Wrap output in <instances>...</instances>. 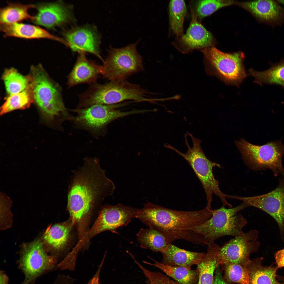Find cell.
Here are the masks:
<instances>
[{
    "label": "cell",
    "mask_w": 284,
    "mask_h": 284,
    "mask_svg": "<svg viewBox=\"0 0 284 284\" xmlns=\"http://www.w3.org/2000/svg\"><path fill=\"white\" fill-rule=\"evenodd\" d=\"M82 166L72 171L68 186L67 209L72 223L79 222L100 205L115 189L97 158H84Z\"/></svg>",
    "instance_id": "cell-1"
},
{
    "label": "cell",
    "mask_w": 284,
    "mask_h": 284,
    "mask_svg": "<svg viewBox=\"0 0 284 284\" xmlns=\"http://www.w3.org/2000/svg\"><path fill=\"white\" fill-rule=\"evenodd\" d=\"M213 212L206 207L195 211L175 210L148 202L138 209L136 218L162 234L168 244L183 240L204 246L202 237L191 229L210 219Z\"/></svg>",
    "instance_id": "cell-2"
},
{
    "label": "cell",
    "mask_w": 284,
    "mask_h": 284,
    "mask_svg": "<svg viewBox=\"0 0 284 284\" xmlns=\"http://www.w3.org/2000/svg\"><path fill=\"white\" fill-rule=\"evenodd\" d=\"M34 102L42 119L48 123L61 124L70 120L62 98L59 85L52 80L40 64L32 65L30 69Z\"/></svg>",
    "instance_id": "cell-3"
},
{
    "label": "cell",
    "mask_w": 284,
    "mask_h": 284,
    "mask_svg": "<svg viewBox=\"0 0 284 284\" xmlns=\"http://www.w3.org/2000/svg\"><path fill=\"white\" fill-rule=\"evenodd\" d=\"M184 137L185 144L188 149L187 151L185 153L180 152L168 143L165 144L164 146L180 155L191 166L205 190L207 201L206 208L212 209L211 204L214 194L219 197L224 206L232 207V205L226 199L229 195L224 194L221 191L219 187V183L215 178L213 174V168L216 166L220 168V165L212 162L206 157L201 146V140L189 132L185 134Z\"/></svg>",
    "instance_id": "cell-4"
},
{
    "label": "cell",
    "mask_w": 284,
    "mask_h": 284,
    "mask_svg": "<svg viewBox=\"0 0 284 284\" xmlns=\"http://www.w3.org/2000/svg\"><path fill=\"white\" fill-rule=\"evenodd\" d=\"M148 94L140 87L125 79L111 80L102 84L95 82L79 95L78 106L84 108L96 104H115L127 100L149 102L156 100L148 98Z\"/></svg>",
    "instance_id": "cell-5"
},
{
    "label": "cell",
    "mask_w": 284,
    "mask_h": 284,
    "mask_svg": "<svg viewBox=\"0 0 284 284\" xmlns=\"http://www.w3.org/2000/svg\"><path fill=\"white\" fill-rule=\"evenodd\" d=\"M204 55L207 74L215 76L225 84L237 87L247 75L244 64V54L222 52L211 46L199 49Z\"/></svg>",
    "instance_id": "cell-6"
},
{
    "label": "cell",
    "mask_w": 284,
    "mask_h": 284,
    "mask_svg": "<svg viewBox=\"0 0 284 284\" xmlns=\"http://www.w3.org/2000/svg\"><path fill=\"white\" fill-rule=\"evenodd\" d=\"M248 207L244 202L234 208H226L223 206L213 210L212 217L208 221L191 230L202 236L205 245L224 236L235 237L243 231L247 223L242 215L238 212Z\"/></svg>",
    "instance_id": "cell-7"
},
{
    "label": "cell",
    "mask_w": 284,
    "mask_h": 284,
    "mask_svg": "<svg viewBox=\"0 0 284 284\" xmlns=\"http://www.w3.org/2000/svg\"><path fill=\"white\" fill-rule=\"evenodd\" d=\"M236 144L244 161L251 169L255 170L269 169L275 176L280 174L284 177L282 162L284 145L282 139L258 145L241 139L236 141Z\"/></svg>",
    "instance_id": "cell-8"
},
{
    "label": "cell",
    "mask_w": 284,
    "mask_h": 284,
    "mask_svg": "<svg viewBox=\"0 0 284 284\" xmlns=\"http://www.w3.org/2000/svg\"><path fill=\"white\" fill-rule=\"evenodd\" d=\"M126 103L96 104L86 108H77L73 110L77 115L73 116L71 121L75 127L87 130L97 137L102 135L106 126L113 120L132 114L141 113L140 110L122 111L116 109Z\"/></svg>",
    "instance_id": "cell-9"
},
{
    "label": "cell",
    "mask_w": 284,
    "mask_h": 284,
    "mask_svg": "<svg viewBox=\"0 0 284 284\" xmlns=\"http://www.w3.org/2000/svg\"><path fill=\"white\" fill-rule=\"evenodd\" d=\"M138 42L120 48L111 47L101 65V73L110 81L124 80L144 69L143 59L136 48Z\"/></svg>",
    "instance_id": "cell-10"
},
{
    "label": "cell",
    "mask_w": 284,
    "mask_h": 284,
    "mask_svg": "<svg viewBox=\"0 0 284 284\" xmlns=\"http://www.w3.org/2000/svg\"><path fill=\"white\" fill-rule=\"evenodd\" d=\"M18 261L24 275L22 284H33L41 276L58 268L56 258L47 253L39 239L23 246Z\"/></svg>",
    "instance_id": "cell-11"
},
{
    "label": "cell",
    "mask_w": 284,
    "mask_h": 284,
    "mask_svg": "<svg viewBox=\"0 0 284 284\" xmlns=\"http://www.w3.org/2000/svg\"><path fill=\"white\" fill-rule=\"evenodd\" d=\"M258 235V232L255 230L246 232L242 231L224 244L219 250V265H246L250 261V255L259 249Z\"/></svg>",
    "instance_id": "cell-12"
},
{
    "label": "cell",
    "mask_w": 284,
    "mask_h": 284,
    "mask_svg": "<svg viewBox=\"0 0 284 284\" xmlns=\"http://www.w3.org/2000/svg\"><path fill=\"white\" fill-rule=\"evenodd\" d=\"M230 198L241 200L249 206L260 209L270 215L277 223L284 242V177L280 179L275 189L267 194L250 197L230 195Z\"/></svg>",
    "instance_id": "cell-13"
},
{
    "label": "cell",
    "mask_w": 284,
    "mask_h": 284,
    "mask_svg": "<svg viewBox=\"0 0 284 284\" xmlns=\"http://www.w3.org/2000/svg\"><path fill=\"white\" fill-rule=\"evenodd\" d=\"M138 209L121 204L105 205L91 229L90 234L93 235L108 230L115 231L119 227L126 225L136 217Z\"/></svg>",
    "instance_id": "cell-14"
},
{
    "label": "cell",
    "mask_w": 284,
    "mask_h": 284,
    "mask_svg": "<svg viewBox=\"0 0 284 284\" xmlns=\"http://www.w3.org/2000/svg\"><path fill=\"white\" fill-rule=\"evenodd\" d=\"M35 6L37 12L32 21L35 24L50 29L74 21L71 6L61 1Z\"/></svg>",
    "instance_id": "cell-15"
},
{
    "label": "cell",
    "mask_w": 284,
    "mask_h": 284,
    "mask_svg": "<svg viewBox=\"0 0 284 284\" xmlns=\"http://www.w3.org/2000/svg\"><path fill=\"white\" fill-rule=\"evenodd\" d=\"M63 35L74 51L93 54L100 58V38L97 29L90 25L73 27L64 31Z\"/></svg>",
    "instance_id": "cell-16"
},
{
    "label": "cell",
    "mask_w": 284,
    "mask_h": 284,
    "mask_svg": "<svg viewBox=\"0 0 284 284\" xmlns=\"http://www.w3.org/2000/svg\"><path fill=\"white\" fill-rule=\"evenodd\" d=\"M190 8L191 19L186 33L179 37L174 44L183 53L212 46L214 42L211 33L197 21L194 11L191 6Z\"/></svg>",
    "instance_id": "cell-17"
},
{
    "label": "cell",
    "mask_w": 284,
    "mask_h": 284,
    "mask_svg": "<svg viewBox=\"0 0 284 284\" xmlns=\"http://www.w3.org/2000/svg\"><path fill=\"white\" fill-rule=\"evenodd\" d=\"M276 0H261L238 3L249 11L258 20L274 27L281 25L284 22V8Z\"/></svg>",
    "instance_id": "cell-18"
},
{
    "label": "cell",
    "mask_w": 284,
    "mask_h": 284,
    "mask_svg": "<svg viewBox=\"0 0 284 284\" xmlns=\"http://www.w3.org/2000/svg\"><path fill=\"white\" fill-rule=\"evenodd\" d=\"M76 63L67 77L69 87L82 83L91 84L96 82L101 73V65L87 59L85 53H79Z\"/></svg>",
    "instance_id": "cell-19"
},
{
    "label": "cell",
    "mask_w": 284,
    "mask_h": 284,
    "mask_svg": "<svg viewBox=\"0 0 284 284\" xmlns=\"http://www.w3.org/2000/svg\"><path fill=\"white\" fill-rule=\"evenodd\" d=\"M163 258L161 263L166 265L184 267L191 269L197 265L205 253L189 251L178 247L172 244H168L162 251Z\"/></svg>",
    "instance_id": "cell-20"
},
{
    "label": "cell",
    "mask_w": 284,
    "mask_h": 284,
    "mask_svg": "<svg viewBox=\"0 0 284 284\" xmlns=\"http://www.w3.org/2000/svg\"><path fill=\"white\" fill-rule=\"evenodd\" d=\"M0 29L4 33L5 37L27 39L45 38L59 41L62 40L39 27L30 24L19 23L1 24Z\"/></svg>",
    "instance_id": "cell-21"
},
{
    "label": "cell",
    "mask_w": 284,
    "mask_h": 284,
    "mask_svg": "<svg viewBox=\"0 0 284 284\" xmlns=\"http://www.w3.org/2000/svg\"><path fill=\"white\" fill-rule=\"evenodd\" d=\"M208 246L206 252L196 265L199 274L198 284H213L214 272L219 265L220 247L214 242Z\"/></svg>",
    "instance_id": "cell-22"
},
{
    "label": "cell",
    "mask_w": 284,
    "mask_h": 284,
    "mask_svg": "<svg viewBox=\"0 0 284 284\" xmlns=\"http://www.w3.org/2000/svg\"><path fill=\"white\" fill-rule=\"evenodd\" d=\"M247 75L253 77L254 82L260 85L275 84L284 88V58L277 63H271L270 68L265 71H258L251 68L248 70Z\"/></svg>",
    "instance_id": "cell-23"
},
{
    "label": "cell",
    "mask_w": 284,
    "mask_h": 284,
    "mask_svg": "<svg viewBox=\"0 0 284 284\" xmlns=\"http://www.w3.org/2000/svg\"><path fill=\"white\" fill-rule=\"evenodd\" d=\"M35 7V5L33 4L8 3L6 6L0 9V24L18 23L24 20H32L34 16L29 14L28 11L29 9Z\"/></svg>",
    "instance_id": "cell-24"
},
{
    "label": "cell",
    "mask_w": 284,
    "mask_h": 284,
    "mask_svg": "<svg viewBox=\"0 0 284 284\" xmlns=\"http://www.w3.org/2000/svg\"><path fill=\"white\" fill-rule=\"evenodd\" d=\"M154 261L153 263L144 262L160 269L180 284H194L198 278L197 269L194 270L183 267L166 265Z\"/></svg>",
    "instance_id": "cell-25"
},
{
    "label": "cell",
    "mask_w": 284,
    "mask_h": 284,
    "mask_svg": "<svg viewBox=\"0 0 284 284\" xmlns=\"http://www.w3.org/2000/svg\"><path fill=\"white\" fill-rule=\"evenodd\" d=\"M2 78L9 96L26 89L31 85L32 82L30 74L23 75L13 68L5 69Z\"/></svg>",
    "instance_id": "cell-26"
},
{
    "label": "cell",
    "mask_w": 284,
    "mask_h": 284,
    "mask_svg": "<svg viewBox=\"0 0 284 284\" xmlns=\"http://www.w3.org/2000/svg\"><path fill=\"white\" fill-rule=\"evenodd\" d=\"M262 259L260 258L249 262L252 267L250 270L249 269L250 284H282L276 279L278 267L262 266Z\"/></svg>",
    "instance_id": "cell-27"
},
{
    "label": "cell",
    "mask_w": 284,
    "mask_h": 284,
    "mask_svg": "<svg viewBox=\"0 0 284 284\" xmlns=\"http://www.w3.org/2000/svg\"><path fill=\"white\" fill-rule=\"evenodd\" d=\"M34 102L32 88L31 85L24 90L8 96L0 108L1 115L18 109L29 108Z\"/></svg>",
    "instance_id": "cell-28"
},
{
    "label": "cell",
    "mask_w": 284,
    "mask_h": 284,
    "mask_svg": "<svg viewBox=\"0 0 284 284\" xmlns=\"http://www.w3.org/2000/svg\"><path fill=\"white\" fill-rule=\"evenodd\" d=\"M70 227L65 223L55 224L46 230L43 236L45 244L53 249L59 250L65 245L68 239Z\"/></svg>",
    "instance_id": "cell-29"
},
{
    "label": "cell",
    "mask_w": 284,
    "mask_h": 284,
    "mask_svg": "<svg viewBox=\"0 0 284 284\" xmlns=\"http://www.w3.org/2000/svg\"><path fill=\"white\" fill-rule=\"evenodd\" d=\"M137 237L141 247L154 252H161L168 244L162 234L150 228L141 229Z\"/></svg>",
    "instance_id": "cell-30"
},
{
    "label": "cell",
    "mask_w": 284,
    "mask_h": 284,
    "mask_svg": "<svg viewBox=\"0 0 284 284\" xmlns=\"http://www.w3.org/2000/svg\"><path fill=\"white\" fill-rule=\"evenodd\" d=\"M169 6L170 29L179 37L184 34L183 24L187 12L186 4L183 0H171Z\"/></svg>",
    "instance_id": "cell-31"
},
{
    "label": "cell",
    "mask_w": 284,
    "mask_h": 284,
    "mask_svg": "<svg viewBox=\"0 0 284 284\" xmlns=\"http://www.w3.org/2000/svg\"><path fill=\"white\" fill-rule=\"evenodd\" d=\"M236 3V2L231 0L199 1L196 4V15L202 18L211 14L221 8Z\"/></svg>",
    "instance_id": "cell-32"
},
{
    "label": "cell",
    "mask_w": 284,
    "mask_h": 284,
    "mask_svg": "<svg viewBox=\"0 0 284 284\" xmlns=\"http://www.w3.org/2000/svg\"><path fill=\"white\" fill-rule=\"evenodd\" d=\"M225 265L226 275L229 281L240 284H250L249 271L246 267L233 263Z\"/></svg>",
    "instance_id": "cell-33"
},
{
    "label": "cell",
    "mask_w": 284,
    "mask_h": 284,
    "mask_svg": "<svg viewBox=\"0 0 284 284\" xmlns=\"http://www.w3.org/2000/svg\"><path fill=\"white\" fill-rule=\"evenodd\" d=\"M141 270L147 278V282L150 284H180L174 282L160 272L151 271L144 267H141Z\"/></svg>",
    "instance_id": "cell-34"
},
{
    "label": "cell",
    "mask_w": 284,
    "mask_h": 284,
    "mask_svg": "<svg viewBox=\"0 0 284 284\" xmlns=\"http://www.w3.org/2000/svg\"><path fill=\"white\" fill-rule=\"evenodd\" d=\"M76 279L69 275L64 274L58 275L54 282V284H74Z\"/></svg>",
    "instance_id": "cell-35"
},
{
    "label": "cell",
    "mask_w": 284,
    "mask_h": 284,
    "mask_svg": "<svg viewBox=\"0 0 284 284\" xmlns=\"http://www.w3.org/2000/svg\"><path fill=\"white\" fill-rule=\"evenodd\" d=\"M275 257L278 268L284 267V248L277 252Z\"/></svg>",
    "instance_id": "cell-36"
},
{
    "label": "cell",
    "mask_w": 284,
    "mask_h": 284,
    "mask_svg": "<svg viewBox=\"0 0 284 284\" xmlns=\"http://www.w3.org/2000/svg\"><path fill=\"white\" fill-rule=\"evenodd\" d=\"M103 263L102 262L101 263L94 275L89 281L87 284H100L99 282L100 275Z\"/></svg>",
    "instance_id": "cell-37"
},
{
    "label": "cell",
    "mask_w": 284,
    "mask_h": 284,
    "mask_svg": "<svg viewBox=\"0 0 284 284\" xmlns=\"http://www.w3.org/2000/svg\"><path fill=\"white\" fill-rule=\"evenodd\" d=\"M213 284H227L223 279L220 272L219 270L216 272Z\"/></svg>",
    "instance_id": "cell-38"
},
{
    "label": "cell",
    "mask_w": 284,
    "mask_h": 284,
    "mask_svg": "<svg viewBox=\"0 0 284 284\" xmlns=\"http://www.w3.org/2000/svg\"><path fill=\"white\" fill-rule=\"evenodd\" d=\"M9 278L3 270L0 272V284H9Z\"/></svg>",
    "instance_id": "cell-39"
},
{
    "label": "cell",
    "mask_w": 284,
    "mask_h": 284,
    "mask_svg": "<svg viewBox=\"0 0 284 284\" xmlns=\"http://www.w3.org/2000/svg\"><path fill=\"white\" fill-rule=\"evenodd\" d=\"M279 3L283 4L284 5V0H276Z\"/></svg>",
    "instance_id": "cell-40"
}]
</instances>
